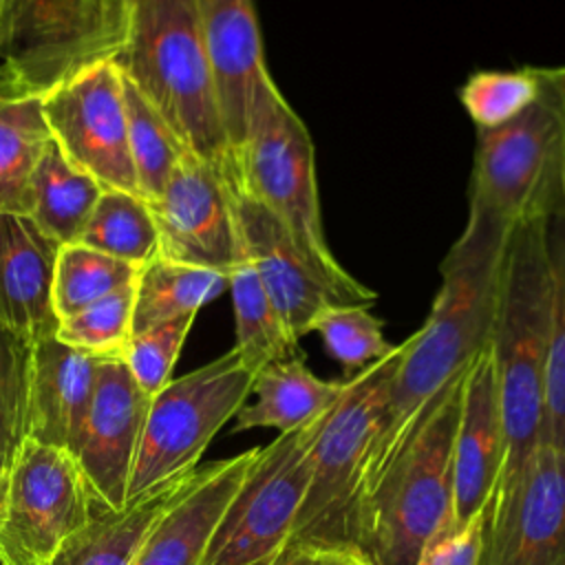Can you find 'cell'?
Segmentation results:
<instances>
[{
	"instance_id": "6da1fadb",
	"label": "cell",
	"mask_w": 565,
	"mask_h": 565,
	"mask_svg": "<svg viewBox=\"0 0 565 565\" xmlns=\"http://www.w3.org/2000/svg\"><path fill=\"white\" fill-rule=\"evenodd\" d=\"M510 232L481 212L466 214L463 230L439 265L430 311L402 342L388 399L362 461L353 523L360 505L419 426L430 399L490 342Z\"/></svg>"
},
{
	"instance_id": "7a4b0ae2",
	"label": "cell",
	"mask_w": 565,
	"mask_h": 565,
	"mask_svg": "<svg viewBox=\"0 0 565 565\" xmlns=\"http://www.w3.org/2000/svg\"><path fill=\"white\" fill-rule=\"evenodd\" d=\"M543 218L523 221L510 232L488 342L505 433V459L492 499L514 486L543 435L550 333V267Z\"/></svg>"
},
{
	"instance_id": "3957f363",
	"label": "cell",
	"mask_w": 565,
	"mask_h": 565,
	"mask_svg": "<svg viewBox=\"0 0 565 565\" xmlns=\"http://www.w3.org/2000/svg\"><path fill=\"white\" fill-rule=\"evenodd\" d=\"M232 174L285 227L316 276L340 302L371 305L377 294L335 258L322 225L311 135L276 86L260 88Z\"/></svg>"
},
{
	"instance_id": "277c9868",
	"label": "cell",
	"mask_w": 565,
	"mask_h": 565,
	"mask_svg": "<svg viewBox=\"0 0 565 565\" xmlns=\"http://www.w3.org/2000/svg\"><path fill=\"white\" fill-rule=\"evenodd\" d=\"M115 62L188 152L221 172L234 168L194 0H132L130 33Z\"/></svg>"
},
{
	"instance_id": "5b68a950",
	"label": "cell",
	"mask_w": 565,
	"mask_h": 565,
	"mask_svg": "<svg viewBox=\"0 0 565 565\" xmlns=\"http://www.w3.org/2000/svg\"><path fill=\"white\" fill-rule=\"evenodd\" d=\"M466 371L426 406L419 426L360 505L353 547L369 565H415L428 536L452 514V444Z\"/></svg>"
},
{
	"instance_id": "8992f818",
	"label": "cell",
	"mask_w": 565,
	"mask_h": 565,
	"mask_svg": "<svg viewBox=\"0 0 565 565\" xmlns=\"http://www.w3.org/2000/svg\"><path fill=\"white\" fill-rule=\"evenodd\" d=\"M565 192V66H547L536 102L519 117L477 130L468 212L514 230L543 218Z\"/></svg>"
},
{
	"instance_id": "52a82bcc",
	"label": "cell",
	"mask_w": 565,
	"mask_h": 565,
	"mask_svg": "<svg viewBox=\"0 0 565 565\" xmlns=\"http://www.w3.org/2000/svg\"><path fill=\"white\" fill-rule=\"evenodd\" d=\"M402 342L347 380L311 448V477L291 541L309 547L353 550V508L362 461L377 428L399 364Z\"/></svg>"
},
{
	"instance_id": "ba28073f",
	"label": "cell",
	"mask_w": 565,
	"mask_h": 565,
	"mask_svg": "<svg viewBox=\"0 0 565 565\" xmlns=\"http://www.w3.org/2000/svg\"><path fill=\"white\" fill-rule=\"evenodd\" d=\"M252 382L254 373L234 347L212 362L170 380L150 399L126 503L170 479L190 475L212 437L247 402Z\"/></svg>"
},
{
	"instance_id": "9c48e42d",
	"label": "cell",
	"mask_w": 565,
	"mask_h": 565,
	"mask_svg": "<svg viewBox=\"0 0 565 565\" xmlns=\"http://www.w3.org/2000/svg\"><path fill=\"white\" fill-rule=\"evenodd\" d=\"M130 11L132 0H2L0 64L49 93L82 68L115 60Z\"/></svg>"
},
{
	"instance_id": "30bf717a",
	"label": "cell",
	"mask_w": 565,
	"mask_h": 565,
	"mask_svg": "<svg viewBox=\"0 0 565 565\" xmlns=\"http://www.w3.org/2000/svg\"><path fill=\"white\" fill-rule=\"evenodd\" d=\"M333 406L258 448L201 565H260L291 541L311 477V448Z\"/></svg>"
},
{
	"instance_id": "8fae6325",
	"label": "cell",
	"mask_w": 565,
	"mask_h": 565,
	"mask_svg": "<svg viewBox=\"0 0 565 565\" xmlns=\"http://www.w3.org/2000/svg\"><path fill=\"white\" fill-rule=\"evenodd\" d=\"M95 512L73 455L26 437L0 475V565H51Z\"/></svg>"
},
{
	"instance_id": "7c38bea8",
	"label": "cell",
	"mask_w": 565,
	"mask_h": 565,
	"mask_svg": "<svg viewBox=\"0 0 565 565\" xmlns=\"http://www.w3.org/2000/svg\"><path fill=\"white\" fill-rule=\"evenodd\" d=\"M44 117L53 143L71 163L102 188L139 194L128 143L124 73L115 60L86 66L44 93Z\"/></svg>"
},
{
	"instance_id": "4fadbf2b",
	"label": "cell",
	"mask_w": 565,
	"mask_h": 565,
	"mask_svg": "<svg viewBox=\"0 0 565 565\" xmlns=\"http://www.w3.org/2000/svg\"><path fill=\"white\" fill-rule=\"evenodd\" d=\"M150 399L121 358L99 360L93 399L73 448L97 512L126 505Z\"/></svg>"
},
{
	"instance_id": "5bb4252c",
	"label": "cell",
	"mask_w": 565,
	"mask_h": 565,
	"mask_svg": "<svg viewBox=\"0 0 565 565\" xmlns=\"http://www.w3.org/2000/svg\"><path fill=\"white\" fill-rule=\"evenodd\" d=\"M148 203L159 232V256L230 271L241 238L221 170L185 152L161 194Z\"/></svg>"
},
{
	"instance_id": "9a60e30c",
	"label": "cell",
	"mask_w": 565,
	"mask_h": 565,
	"mask_svg": "<svg viewBox=\"0 0 565 565\" xmlns=\"http://www.w3.org/2000/svg\"><path fill=\"white\" fill-rule=\"evenodd\" d=\"M565 558V452L539 444L514 486L492 499L486 565H561Z\"/></svg>"
},
{
	"instance_id": "2e32d148",
	"label": "cell",
	"mask_w": 565,
	"mask_h": 565,
	"mask_svg": "<svg viewBox=\"0 0 565 565\" xmlns=\"http://www.w3.org/2000/svg\"><path fill=\"white\" fill-rule=\"evenodd\" d=\"M238 236L280 322L298 342L309 333L316 316L340 302L316 276L285 227L232 174L223 172Z\"/></svg>"
},
{
	"instance_id": "e0dca14e",
	"label": "cell",
	"mask_w": 565,
	"mask_h": 565,
	"mask_svg": "<svg viewBox=\"0 0 565 565\" xmlns=\"http://www.w3.org/2000/svg\"><path fill=\"white\" fill-rule=\"evenodd\" d=\"M194 7L225 137L232 154H236L245 141L258 93L271 79L254 0H194Z\"/></svg>"
},
{
	"instance_id": "ac0fdd59",
	"label": "cell",
	"mask_w": 565,
	"mask_h": 565,
	"mask_svg": "<svg viewBox=\"0 0 565 565\" xmlns=\"http://www.w3.org/2000/svg\"><path fill=\"white\" fill-rule=\"evenodd\" d=\"M258 448L196 466L181 483L132 565H201Z\"/></svg>"
},
{
	"instance_id": "d6986e66",
	"label": "cell",
	"mask_w": 565,
	"mask_h": 565,
	"mask_svg": "<svg viewBox=\"0 0 565 565\" xmlns=\"http://www.w3.org/2000/svg\"><path fill=\"white\" fill-rule=\"evenodd\" d=\"M505 459V433L494 384L490 344L466 369L461 411L452 444V514L466 523L492 503Z\"/></svg>"
},
{
	"instance_id": "ffe728a7",
	"label": "cell",
	"mask_w": 565,
	"mask_h": 565,
	"mask_svg": "<svg viewBox=\"0 0 565 565\" xmlns=\"http://www.w3.org/2000/svg\"><path fill=\"white\" fill-rule=\"evenodd\" d=\"M60 245L29 214L0 212V322L33 344L55 335L53 276Z\"/></svg>"
},
{
	"instance_id": "44dd1931",
	"label": "cell",
	"mask_w": 565,
	"mask_h": 565,
	"mask_svg": "<svg viewBox=\"0 0 565 565\" xmlns=\"http://www.w3.org/2000/svg\"><path fill=\"white\" fill-rule=\"evenodd\" d=\"M99 360L60 342L55 335L35 342L26 422L29 439L73 455L93 399Z\"/></svg>"
},
{
	"instance_id": "7402d4cb",
	"label": "cell",
	"mask_w": 565,
	"mask_h": 565,
	"mask_svg": "<svg viewBox=\"0 0 565 565\" xmlns=\"http://www.w3.org/2000/svg\"><path fill=\"white\" fill-rule=\"evenodd\" d=\"M51 141L44 93L0 64V212H29L31 179Z\"/></svg>"
},
{
	"instance_id": "603a6c76",
	"label": "cell",
	"mask_w": 565,
	"mask_h": 565,
	"mask_svg": "<svg viewBox=\"0 0 565 565\" xmlns=\"http://www.w3.org/2000/svg\"><path fill=\"white\" fill-rule=\"evenodd\" d=\"M347 380H322L307 364L302 353L265 364L254 373L252 393L256 399L243 404L234 415V433L249 428H276L289 433L329 411L344 393Z\"/></svg>"
},
{
	"instance_id": "cb8c5ba5",
	"label": "cell",
	"mask_w": 565,
	"mask_h": 565,
	"mask_svg": "<svg viewBox=\"0 0 565 565\" xmlns=\"http://www.w3.org/2000/svg\"><path fill=\"white\" fill-rule=\"evenodd\" d=\"M188 479H170L119 510H102L73 532L51 565H132L146 536Z\"/></svg>"
},
{
	"instance_id": "d4e9b609",
	"label": "cell",
	"mask_w": 565,
	"mask_h": 565,
	"mask_svg": "<svg viewBox=\"0 0 565 565\" xmlns=\"http://www.w3.org/2000/svg\"><path fill=\"white\" fill-rule=\"evenodd\" d=\"M102 190L51 141L33 172L26 214L60 247L77 243Z\"/></svg>"
},
{
	"instance_id": "484cf974",
	"label": "cell",
	"mask_w": 565,
	"mask_h": 565,
	"mask_svg": "<svg viewBox=\"0 0 565 565\" xmlns=\"http://www.w3.org/2000/svg\"><path fill=\"white\" fill-rule=\"evenodd\" d=\"M225 289V271L174 263L157 254L139 269L135 282L132 333L181 316H196Z\"/></svg>"
},
{
	"instance_id": "4316f807",
	"label": "cell",
	"mask_w": 565,
	"mask_h": 565,
	"mask_svg": "<svg viewBox=\"0 0 565 565\" xmlns=\"http://www.w3.org/2000/svg\"><path fill=\"white\" fill-rule=\"evenodd\" d=\"M227 289L234 307V349L252 373L260 371L269 362L300 353L298 342L280 322L249 256L243 249V243L238 258L227 271Z\"/></svg>"
},
{
	"instance_id": "83f0119b",
	"label": "cell",
	"mask_w": 565,
	"mask_h": 565,
	"mask_svg": "<svg viewBox=\"0 0 565 565\" xmlns=\"http://www.w3.org/2000/svg\"><path fill=\"white\" fill-rule=\"evenodd\" d=\"M543 236L550 267V333L541 444L565 452V192L545 214Z\"/></svg>"
},
{
	"instance_id": "f1b7e54d",
	"label": "cell",
	"mask_w": 565,
	"mask_h": 565,
	"mask_svg": "<svg viewBox=\"0 0 565 565\" xmlns=\"http://www.w3.org/2000/svg\"><path fill=\"white\" fill-rule=\"evenodd\" d=\"M77 243L143 267L159 254L150 203L139 194L104 188Z\"/></svg>"
},
{
	"instance_id": "f546056e",
	"label": "cell",
	"mask_w": 565,
	"mask_h": 565,
	"mask_svg": "<svg viewBox=\"0 0 565 565\" xmlns=\"http://www.w3.org/2000/svg\"><path fill=\"white\" fill-rule=\"evenodd\" d=\"M139 269L84 243L62 245L53 276V311L57 322L135 282Z\"/></svg>"
},
{
	"instance_id": "4dcf8cb0",
	"label": "cell",
	"mask_w": 565,
	"mask_h": 565,
	"mask_svg": "<svg viewBox=\"0 0 565 565\" xmlns=\"http://www.w3.org/2000/svg\"><path fill=\"white\" fill-rule=\"evenodd\" d=\"M124 97L128 115V143L139 194L146 201H154L188 150L177 139L168 121L159 115V110L126 75Z\"/></svg>"
},
{
	"instance_id": "1f68e13d",
	"label": "cell",
	"mask_w": 565,
	"mask_h": 565,
	"mask_svg": "<svg viewBox=\"0 0 565 565\" xmlns=\"http://www.w3.org/2000/svg\"><path fill=\"white\" fill-rule=\"evenodd\" d=\"M547 66L481 68L466 77L457 97L477 130H490L508 124L530 108L541 95Z\"/></svg>"
},
{
	"instance_id": "d6a6232c",
	"label": "cell",
	"mask_w": 565,
	"mask_h": 565,
	"mask_svg": "<svg viewBox=\"0 0 565 565\" xmlns=\"http://www.w3.org/2000/svg\"><path fill=\"white\" fill-rule=\"evenodd\" d=\"M369 307L333 302L311 322L309 333H318L324 351L347 371L358 373L395 349L384 335V322Z\"/></svg>"
},
{
	"instance_id": "836d02e7",
	"label": "cell",
	"mask_w": 565,
	"mask_h": 565,
	"mask_svg": "<svg viewBox=\"0 0 565 565\" xmlns=\"http://www.w3.org/2000/svg\"><path fill=\"white\" fill-rule=\"evenodd\" d=\"M33 342L0 322V475L26 439L33 375Z\"/></svg>"
},
{
	"instance_id": "e575fe53",
	"label": "cell",
	"mask_w": 565,
	"mask_h": 565,
	"mask_svg": "<svg viewBox=\"0 0 565 565\" xmlns=\"http://www.w3.org/2000/svg\"><path fill=\"white\" fill-rule=\"evenodd\" d=\"M135 282L60 320L55 338L97 358H124L128 340L132 338Z\"/></svg>"
},
{
	"instance_id": "d590c367",
	"label": "cell",
	"mask_w": 565,
	"mask_h": 565,
	"mask_svg": "<svg viewBox=\"0 0 565 565\" xmlns=\"http://www.w3.org/2000/svg\"><path fill=\"white\" fill-rule=\"evenodd\" d=\"M194 318L196 316H181L168 322H159L150 329L132 333L128 340L121 360L150 397H154L172 380L170 375L174 362L194 324Z\"/></svg>"
},
{
	"instance_id": "8d00e7d4",
	"label": "cell",
	"mask_w": 565,
	"mask_h": 565,
	"mask_svg": "<svg viewBox=\"0 0 565 565\" xmlns=\"http://www.w3.org/2000/svg\"><path fill=\"white\" fill-rule=\"evenodd\" d=\"M492 503L466 523H441L419 550L415 565H486Z\"/></svg>"
},
{
	"instance_id": "74e56055",
	"label": "cell",
	"mask_w": 565,
	"mask_h": 565,
	"mask_svg": "<svg viewBox=\"0 0 565 565\" xmlns=\"http://www.w3.org/2000/svg\"><path fill=\"white\" fill-rule=\"evenodd\" d=\"M316 547L302 545V543H287L276 556L260 565H311L313 563Z\"/></svg>"
},
{
	"instance_id": "f35d334b",
	"label": "cell",
	"mask_w": 565,
	"mask_h": 565,
	"mask_svg": "<svg viewBox=\"0 0 565 565\" xmlns=\"http://www.w3.org/2000/svg\"><path fill=\"white\" fill-rule=\"evenodd\" d=\"M0 42H2V0H0Z\"/></svg>"
},
{
	"instance_id": "ab89813d",
	"label": "cell",
	"mask_w": 565,
	"mask_h": 565,
	"mask_svg": "<svg viewBox=\"0 0 565 565\" xmlns=\"http://www.w3.org/2000/svg\"><path fill=\"white\" fill-rule=\"evenodd\" d=\"M362 565H366V558H364V561H362Z\"/></svg>"
},
{
	"instance_id": "60d3db41",
	"label": "cell",
	"mask_w": 565,
	"mask_h": 565,
	"mask_svg": "<svg viewBox=\"0 0 565 565\" xmlns=\"http://www.w3.org/2000/svg\"><path fill=\"white\" fill-rule=\"evenodd\" d=\"M561 565H565V558H563V561H561Z\"/></svg>"
},
{
	"instance_id": "b9f144b4",
	"label": "cell",
	"mask_w": 565,
	"mask_h": 565,
	"mask_svg": "<svg viewBox=\"0 0 565 565\" xmlns=\"http://www.w3.org/2000/svg\"><path fill=\"white\" fill-rule=\"evenodd\" d=\"M366 565H369V561H366Z\"/></svg>"
}]
</instances>
